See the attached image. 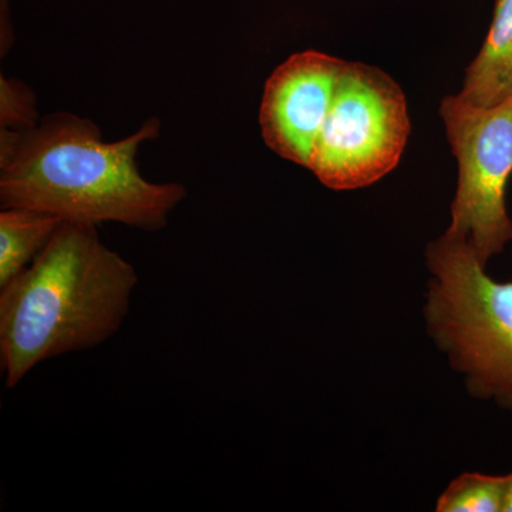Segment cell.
Masks as SVG:
<instances>
[{
	"instance_id": "1",
	"label": "cell",
	"mask_w": 512,
	"mask_h": 512,
	"mask_svg": "<svg viewBox=\"0 0 512 512\" xmlns=\"http://www.w3.org/2000/svg\"><path fill=\"white\" fill-rule=\"evenodd\" d=\"M147 120L137 133L106 143L100 128L69 113L46 116L26 130L0 131L2 208H29L62 221L120 222L144 231L167 225L184 200L181 184L151 183L140 174L141 144L160 134Z\"/></svg>"
},
{
	"instance_id": "2",
	"label": "cell",
	"mask_w": 512,
	"mask_h": 512,
	"mask_svg": "<svg viewBox=\"0 0 512 512\" xmlns=\"http://www.w3.org/2000/svg\"><path fill=\"white\" fill-rule=\"evenodd\" d=\"M138 276L96 225L63 221L35 261L0 288V365L9 389L40 363L103 345L123 326Z\"/></svg>"
},
{
	"instance_id": "3",
	"label": "cell",
	"mask_w": 512,
	"mask_h": 512,
	"mask_svg": "<svg viewBox=\"0 0 512 512\" xmlns=\"http://www.w3.org/2000/svg\"><path fill=\"white\" fill-rule=\"evenodd\" d=\"M426 261L431 339L471 396L512 410V282H495L466 242L446 235L427 245Z\"/></svg>"
},
{
	"instance_id": "4",
	"label": "cell",
	"mask_w": 512,
	"mask_h": 512,
	"mask_svg": "<svg viewBox=\"0 0 512 512\" xmlns=\"http://www.w3.org/2000/svg\"><path fill=\"white\" fill-rule=\"evenodd\" d=\"M410 128L402 87L375 66L346 62L309 170L330 190L369 187L400 163Z\"/></svg>"
},
{
	"instance_id": "5",
	"label": "cell",
	"mask_w": 512,
	"mask_h": 512,
	"mask_svg": "<svg viewBox=\"0 0 512 512\" xmlns=\"http://www.w3.org/2000/svg\"><path fill=\"white\" fill-rule=\"evenodd\" d=\"M440 116L457 158L458 184L446 237L466 242L481 265L512 241L505 187L512 174V96L493 107L444 97Z\"/></svg>"
},
{
	"instance_id": "6",
	"label": "cell",
	"mask_w": 512,
	"mask_h": 512,
	"mask_svg": "<svg viewBox=\"0 0 512 512\" xmlns=\"http://www.w3.org/2000/svg\"><path fill=\"white\" fill-rule=\"evenodd\" d=\"M345 64L339 57L306 50L289 57L271 74L259 126L266 146L279 157L309 170L313 146Z\"/></svg>"
},
{
	"instance_id": "7",
	"label": "cell",
	"mask_w": 512,
	"mask_h": 512,
	"mask_svg": "<svg viewBox=\"0 0 512 512\" xmlns=\"http://www.w3.org/2000/svg\"><path fill=\"white\" fill-rule=\"evenodd\" d=\"M457 96L478 107H493L512 96V0H495L490 30Z\"/></svg>"
},
{
	"instance_id": "8",
	"label": "cell",
	"mask_w": 512,
	"mask_h": 512,
	"mask_svg": "<svg viewBox=\"0 0 512 512\" xmlns=\"http://www.w3.org/2000/svg\"><path fill=\"white\" fill-rule=\"evenodd\" d=\"M62 220L29 208L0 212V288L28 268L53 238Z\"/></svg>"
},
{
	"instance_id": "9",
	"label": "cell",
	"mask_w": 512,
	"mask_h": 512,
	"mask_svg": "<svg viewBox=\"0 0 512 512\" xmlns=\"http://www.w3.org/2000/svg\"><path fill=\"white\" fill-rule=\"evenodd\" d=\"M507 476L464 473L440 495L439 512H501Z\"/></svg>"
},
{
	"instance_id": "10",
	"label": "cell",
	"mask_w": 512,
	"mask_h": 512,
	"mask_svg": "<svg viewBox=\"0 0 512 512\" xmlns=\"http://www.w3.org/2000/svg\"><path fill=\"white\" fill-rule=\"evenodd\" d=\"M0 121L2 128L26 130L36 126L35 97L25 84L2 77L0 80Z\"/></svg>"
},
{
	"instance_id": "11",
	"label": "cell",
	"mask_w": 512,
	"mask_h": 512,
	"mask_svg": "<svg viewBox=\"0 0 512 512\" xmlns=\"http://www.w3.org/2000/svg\"><path fill=\"white\" fill-rule=\"evenodd\" d=\"M501 512H512V473L507 476V483H505L503 507Z\"/></svg>"
}]
</instances>
